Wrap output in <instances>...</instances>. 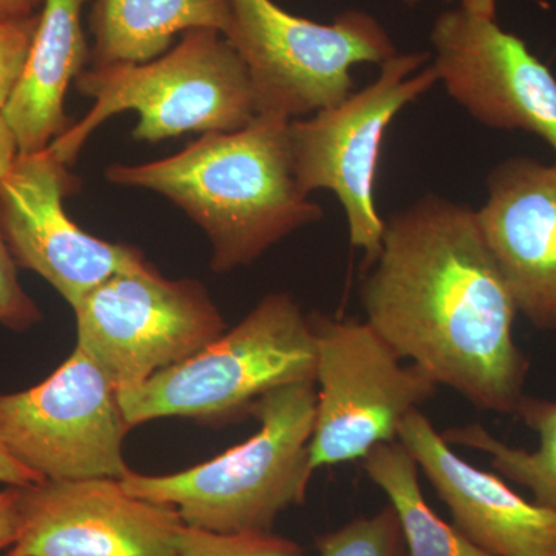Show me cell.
Returning a JSON list of instances; mask_svg holds the SVG:
<instances>
[{
    "mask_svg": "<svg viewBox=\"0 0 556 556\" xmlns=\"http://www.w3.org/2000/svg\"><path fill=\"white\" fill-rule=\"evenodd\" d=\"M479 228L518 313L556 331V164L510 159L490 174Z\"/></svg>",
    "mask_w": 556,
    "mask_h": 556,
    "instance_id": "14",
    "label": "cell"
},
{
    "mask_svg": "<svg viewBox=\"0 0 556 556\" xmlns=\"http://www.w3.org/2000/svg\"><path fill=\"white\" fill-rule=\"evenodd\" d=\"M419 470L447 504L453 526L493 556H546L556 551V511L530 503L496 475L453 452L420 409L397 433Z\"/></svg>",
    "mask_w": 556,
    "mask_h": 556,
    "instance_id": "15",
    "label": "cell"
},
{
    "mask_svg": "<svg viewBox=\"0 0 556 556\" xmlns=\"http://www.w3.org/2000/svg\"><path fill=\"white\" fill-rule=\"evenodd\" d=\"M316 338V424L311 464L361 460L369 450L397 441L409 413L437 396L438 383L416 364L404 365L368 321L309 316Z\"/></svg>",
    "mask_w": 556,
    "mask_h": 556,
    "instance_id": "8",
    "label": "cell"
},
{
    "mask_svg": "<svg viewBox=\"0 0 556 556\" xmlns=\"http://www.w3.org/2000/svg\"><path fill=\"white\" fill-rule=\"evenodd\" d=\"M362 281L365 316L402 358L484 412L515 415L529 361L514 338L517 305L477 211L424 197L386 222Z\"/></svg>",
    "mask_w": 556,
    "mask_h": 556,
    "instance_id": "1",
    "label": "cell"
},
{
    "mask_svg": "<svg viewBox=\"0 0 556 556\" xmlns=\"http://www.w3.org/2000/svg\"><path fill=\"white\" fill-rule=\"evenodd\" d=\"M515 415L540 438L533 452L511 447L481 424L448 428L442 438L450 445L485 453L493 470L532 492L538 506L556 511V399L548 401L525 394Z\"/></svg>",
    "mask_w": 556,
    "mask_h": 556,
    "instance_id": "19",
    "label": "cell"
},
{
    "mask_svg": "<svg viewBox=\"0 0 556 556\" xmlns=\"http://www.w3.org/2000/svg\"><path fill=\"white\" fill-rule=\"evenodd\" d=\"M317 350L309 316L291 295L260 300L237 327L199 353L118 390L131 428L164 417L233 419L289 383L316 382Z\"/></svg>",
    "mask_w": 556,
    "mask_h": 556,
    "instance_id": "5",
    "label": "cell"
},
{
    "mask_svg": "<svg viewBox=\"0 0 556 556\" xmlns=\"http://www.w3.org/2000/svg\"><path fill=\"white\" fill-rule=\"evenodd\" d=\"M20 533V486L0 490V552L9 551Z\"/></svg>",
    "mask_w": 556,
    "mask_h": 556,
    "instance_id": "24",
    "label": "cell"
},
{
    "mask_svg": "<svg viewBox=\"0 0 556 556\" xmlns=\"http://www.w3.org/2000/svg\"><path fill=\"white\" fill-rule=\"evenodd\" d=\"M75 86L93 105L49 146L67 166L90 135L118 113L137 112L131 135L149 142L186 131L239 130L258 115L247 65L225 35L211 28L182 33L174 49L152 61L86 68Z\"/></svg>",
    "mask_w": 556,
    "mask_h": 556,
    "instance_id": "4",
    "label": "cell"
},
{
    "mask_svg": "<svg viewBox=\"0 0 556 556\" xmlns=\"http://www.w3.org/2000/svg\"><path fill=\"white\" fill-rule=\"evenodd\" d=\"M73 311L76 346L118 390L186 361L228 329L200 281L169 280L150 263L108 278Z\"/></svg>",
    "mask_w": 556,
    "mask_h": 556,
    "instance_id": "10",
    "label": "cell"
},
{
    "mask_svg": "<svg viewBox=\"0 0 556 556\" xmlns=\"http://www.w3.org/2000/svg\"><path fill=\"white\" fill-rule=\"evenodd\" d=\"M430 53L396 54L378 78L338 105L289 123L292 167L300 190H329L338 197L350 241L364 251L365 268L382 251L386 222L376 206L375 185L386 131L408 104L438 83Z\"/></svg>",
    "mask_w": 556,
    "mask_h": 556,
    "instance_id": "7",
    "label": "cell"
},
{
    "mask_svg": "<svg viewBox=\"0 0 556 556\" xmlns=\"http://www.w3.org/2000/svg\"><path fill=\"white\" fill-rule=\"evenodd\" d=\"M53 150L17 156L0 182V229L17 268L33 270L72 308L124 270L148 265L141 251L86 232L65 212V197L79 188Z\"/></svg>",
    "mask_w": 556,
    "mask_h": 556,
    "instance_id": "11",
    "label": "cell"
},
{
    "mask_svg": "<svg viewBox=\"0 0 556 556\" xmlns=\"http://www.w3.org/2000/svg\"><path fill=\"white\" fill-rule=\"evenodd\" d=\"M20 156L16 135L7 123L3 112H0V182L13 167L14 161Z\"/></svg>",
    "mask_w": 556,
    "mask_h": 556,
    "instance_id": "26",
    "label": "cell"
},
{
    "mask_svg": "<svg viewBox=\"0 0 556 556\" xmlns=\"http://www.w3.org/2000/svg\"><path fill=\"white\" fill-rule=\"evenodd\" d=\"M317 556H408L396 511L380 508L317 540Z\"/></svg>",
    "mask_w": 556,
    "mask_h": 556,
    "instance_id": "20",
    "label": "cell"
},
{
    "mask_svg": "<svg viewBox=\"0 0 556 556\" xmlns=\"http://www.w3.org/2000/svg\"><path fill=\"white\" fill-rule=\"evenodd\" d=\"M546 556H556V551L552 552V554H548Z\"/></svg>",
    "mask_w": 556,
    "mask_h": 556,
    "instance_id": "29",
    "label": "cell"
},
{
    "mask_svg": "<svg viewBox=\"0 0 556 556\" xmlns=\"http://www.w3.org/2000/svg\"><path fill=\"white\" fill-rule=\"evenodd\" d=\"M39 13L25 20L0 22V112L9 104L27 65Z\"/></svg>",
    "mask_w": 556,
    "mask_h": 556,
    "instance_id": "22",
    "label": "cell"
},
{
    "mask_svg": "<svg viewBox=\"0 0 556 556\" xmlns=\"http://www.w3.org/2000/svg\"><path fill=\"white\" fill-rule=\"evenodd\" d=\"M175 556H303L294 541L270 532L217 533L185 526Z\"/></svg>",
    "mask_w": 556,
    "mask_h": 556,
    "instance_id": "21",
    "label": "cell"
},
{
    "mask_svg": "<svg viewBox=\"0 0 556 556\" xmlns=\"http://www.w3.org/2000/svg\"><path fill=\"white\" fill-rule=\"evenodd\" d=\"M404 2L407 5H416L419 0H404ZM447 2H457V5H466L486 16H496V0H447Z\"/></svg>",
    "mask_w": 556,
    "mask_h": 556,
    "instance_id": "28",
    "label": "cell"
},
{
    "mask_svg": "<svg viewBox=\"0 0 556 556\" xmlns=\"http://www.w3.org/2000/svg\"><path fill=\"white\" fill-rule=\"evenodd\" d=\"M361 460L365 473L396 511L408 556H493L428 506L419 484V466L399 439L376 445Z\"/></svg>",
    "mask_w": 556,
    "mask_h": 556,
    "instance_id": "18",
    "label": "cell"
},
{
    "mask_svg": "<svg viewBox=\"0 0 556 556\" xmlns=\"http://www.w3.org/2000/svg\"><path fill=\"white\" fill-rule=\"evenodd\" d=\"M430 40L452 100L484 126L543 138L556 155V79L525 40L466 5L442 13Z\"/></svg>",
    "mask_w": 556,
    "mask_h": 556,
    "instance_id": "12",
    "label": "cell"
},
{
    "mask_svg": "<svg viewBox=\"0 0 556 556\" xmlns=\"http://www.w3.org/2000/svg\"><path fill=\"white\" fill-rule=\"evenodd\" d=\"M86 2L43 0L27 65L3 109L21 155L46 150L73 126L64 102L68 87L90 62L83 30Z\"/></svg>",
    "mask_w": 556,
    "mask_h": 556,
    "instance_id": "16",
    "label": "cell"
},
{
    "mask_svg": "<svg viewBox=\"0 0 556 556\" xmlns=\"http://www.w3.org/2000/svg\"><path fill=\"white\" fill-rule=\"evenodd\" d=\"M228 2L225 38L247 65L258 115L292 121L338 105L353 93L354 65H382L397 54L387 28L364 10L318 24L274 0Z\"/></svg>",
    "mask_w": 556,
    "mask_h": 556,
    "instance_id": "6",
    "label": "cell"
},
{
    "mask_svg": "<svg viewBox=\"0 0 556 556\" xmlns=\"http://www.w3.org/2000/svg\"><path fill=\"white\" fill-rule=\"evenodd\" d=\"M178 510L127 493L119 479L20 486V533L5 556H175Z\"/></svg>",
    "mask_w": 556,
    "mask_h": 556,
    "instance_id": "13",
    "label": "cell"
},
{
    "mask_svg": "<svg viewBox=\"0 0 556 556\" xmlns=\"http://www.w3.org/2000/svg\"><path fill=\"white\" fill-rule=\"evenodd\" d=\"M42 5L43 0H0V22L35 16Z\"/></svg>",
    "mask_w": 556,
    "mask_h": 556,
    "instance_id": "27",
    "label": "cell"
},
{
    "mask_svg": "<svg viewBox=\"0 0 556 556\" xmlns=\"http://www.w3.org/2000/svg\"><path fill=\"white\" fill-rule=\"evenodd\" d=\"M3 556H5V555H3Z\"/></svg>",
    "mask_w": 556,
    "mask_h": 556,
    "instance_id": "30",
    "label": "cell"
},
{
    "mask_svg": "<svg viewBox=\"0 0 556 556\" xmlns=\"http://www.w3.org/2000/svg\"><path fill=\"white\" fill-rule=\"evenodd\" d=\"M42 320L38 303L22 288L17 265L0 229V325L25 332Z\"/></svg>",
    "mask_w": 556,
    "mask_h": 556,
    "instance_id": "23",
    "label": "cell"
},
{
    "mask_svg": "<svg viewBox=\"0 0 556 556\" xmlns=\"http://www.w3.org/2000/svg\"><path fill=\"white\" fill-rule=\"evenodd\" d=\"M130 430L118 387L79 346L38 386L0 393V445L42 479L126 477Z\"/></svg>",
    "mask_w": 556,
    "mask_h": 556,
    "instance_id": "9",
    "label": "cell"
},
{
    "mask_svg": "<svg viewBox=\"0 0 556 556\" xmlns=\"http://www.w3.org/2000/svg\"><path fill=\"white\" fill-rule=\"evenodd\" d=\"M314 380L277 388L254 402L258 428L243 444L178 473L119 479L130 495L177 508L185 526L217 533L270 532L278 515L302 506L314 468Z\"/></svg>",
    "mask_w": 556,
    "mask_h": 556,
    "instance_id": "3",
    "label": "cell"
},
{
    "mask_svg": "<svg viewBox=\"0 0 556 556\" xmlns=\"http://www.w3.org/2000/svg\"><path fill=\"white\" fill-rule=\"evenodd\" d=\"M43 481L38 475L21 466L10 453L0 445V484L7 486H25Z\"/></svg>",
    "mask_w": 556,
    "mask_h": 556,
    "instance_id": "25",
    "label": "cell"
},
{
    "mask_svg": "<svg viewBox=\"0 0 556 556\" xmlns=\"http://www.w3.org/2000/svg\"><path fill=\"white\" fill-rule=\"evenodd\" d=\"M228 0H94L91 67L139 64L169 50L178 33L211 28L226 35Z\"/></svg>",
    "mask_w": 556,
    "mask_h": 556,
    "instance_id": "17",
    "label": "cell"
},
{
    "mask_svg": "<svg viewBox=\"0 0 556 556\" xmlns=\"http://www.w3.org/2000/svg\"><path fill=\"white\" fill-rule=\"evenodd\" d=\"M289 123L257 115L243 129L203 134L167 159L113 164L105 178L153 190L181 207L211 240L212 269L229 273L324 217L295 181Z\"/></svg>",
    "mask_w": 556,
    "mask_h": 556,
    "instance_id": "2",
    "label": "cell"
}]
</instances>
